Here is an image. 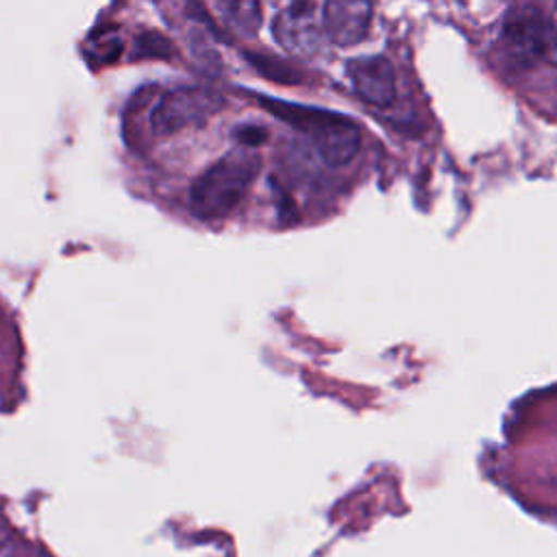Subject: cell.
<instances>
[{
	"label": "cell",
	"instance_id": "4",
	"mask_svg": "<svg viewBox=\"0 0 557 557\" xmlns=\"http://www.w3.org/2000/svg\"><path fill=\"white\" fill-rule=\"evenodd\" d=\"M498 46L505 61L513 67H524L544 59L546 15L529 4L511 9L503 22Z\"/></svg>",
	"mask_w": 557,
	"mask_h": 557
},
{
	"label": "cell",
	"instance_id": "9",
	"mask_svg": "<svg viewBox=\"0 0 557 557\" xmlns=\"http://www.w3.org/2000/svg\"><path fill=\"white\" fill-rule=\"evenodd\" d=\"M544 61L550 65H557V4L553 7V13L546 17V48H544Z\"/></svg>",
	"mask_w": 557,
	"mask_h": 557
},
{
	"label": "cell",
	"instance_id": "8",
	"mask_svg": "<svg viewBox=\"0 0 557 557\" xmlns=\"http://www.w3.org/2000/svg\"><path fill=\"white\" fill-rule=\"evenodd\" d=\"M213 11L220 20L237 35L250 37L259 30L261 24V4L246 2V0H231V2H213Z\"/></svg>",
	"mask_w": 557,
	"mask_h": 557
},
{
	"label": "cell",
	"instance_id": "5",
	"mask_svg": "<svg viewBox=\"0 0 557 557\" xmlns=\"http://www.w3.org/2000/svg\"><path fill=\"white\" fill-rule=\"evenodd\" d=\"M274 39L294 54H313L320 50L324 35L322 4L292 2L278 11L272 22Z\"/></svg>",
	"mask_w": 557,
	"mask_h": 557
},
{
	"label": "cell",
	"instance_id": "3",
	"mask_svg": "<svg viewBox=\"0 0 557 557\" xmlns=\"http://www.w3.org/2000/svg\"><path fill=\"white\" fill-rule=\"evenodd\" d=\"M224 107V96L200 85H185L165 91L150 111V131L157 137L200 126Z\"/></svg>",
	"mask_w": 557,
	"mask_h": 557
},
{
	"label": "cell",
	"instance_id": "1",
	"mask_svg": "<svg viewBox=\"0 0 557 557\" xmlns=\"http://www.w3.org/2000/svg\"><path fill=\"white\" fill-rule=\"evenodd\" d=\"M259 170L261 157L252 148H237L226 152L191 183V213L200 220L226 218L246 198Z\"/></svg>",
	"mask_w": 557,
	"mask_h": 557
},
{
	"label": "cell",
	"instance_id": "10",
	"mask_svg": "<svg viewBox=\"0 0 557 557\" xmlns=\"http://www.w3.org/2000/svg\"><path fill=\"white\" fill-rule=\"evenodd\" d=\"M237 137L246 148H252L265 139V131L257 128V126H242V128H237Z\"/></svg>",
	"mask_w": 557,
	"mask_h": 557
},
{
	"label": "cell",
	"instance_id": "7",
	"mask_svg": "<svg viewBox=\"0 0 557 557\" xmlns=\"http://www.w3.org/2000/svg\"><path fill=\"white\" fill-rule=\"evenodd\" d=\"M372 7L357 0H329L322 4V28L335 46L359 44L370 26Z\"/></svg>",
	"mask_w": 557,
	"mask_h": 557
},
{
	"label": "cell",
	"instance_id": "6",
	"mask_svg": "<svg viewBox=\"0 0 557 557\" xmlns=\"http://www.w3.org/2000/svg\"><path fill=\"white\" fill-rule=\"evenodd\" d=\"M355 94L372 107H389L396 100V74L392 63L381 57H359L346 65Z\"/></svg>",
	"mask_w": 557,
	"mask_h": 557
},
{
	"label": "cell",
	"instance_id": "2",
	"mask_svg": "<svg viewBox=\"0 0 557 557\" xmlns=\"http://www.w3.org/2000/svg\"><path fill=\"white\" fill-rule=\"evenodd\" d=\"M268 111L276 113L285 122H289L300 133L309 135L313 148L318 150L320 159L331 165L339 168L352 161L361 146V131L359 126L335 111L318 109V107H302L283 100H265Z\"/></svg>",
	"mask_w": 557,
	"mask_h": 557
}]
</instances>
